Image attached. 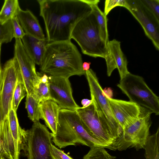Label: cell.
Here are the masks:
<instances>
[{"instance_id": "obj_34", "label": "cell", "mask_w": 159, "mask_h": 159, "mask_svg": "<svg viewBox=\"0 0 159 159\" xmlns=\"http://www.w3.org/2000/svg\"><path fill=\"white\" fill-rule=\"evenodd\" d=\"M91 64V63L90 62H84L83 63L82 67L84 70L86 71L89 70Z\"/></svg>"}, {"instance_id": "obj_21", "label": "cell", "mask_w": 159, "mask_h": 159, "mask_svg": "<svg viewBox=\"0 0 159 159\" xmlns=\"http://www.w3.org/2000/svg\"><path fill=\"white\" fill-rule=\"evenodd\" d=\"M159 128L156 133L147 137L144 149L146 159H159Z\"/></svg>"}, {"instance_id": "obj_11", "label": "cell", "mask_w": 159, "mask_h": 159, "mask_svg": "<svg viewBox=\"0 0 159 159\" xmlns=\"http://www.w3.org/2000/svg\"><path fill=\"white\" fill-rule=\"evenodd\" d=\"M14 50V57L17 61L27 94L34 95V88L39 81L41 74L36 72L35 63L26 52L21 39H15Z\"/></svg>"}, {"instance_id": "obj_22", "label": "cell", "mask_w": 159, "mask_h": 159, "mask_svg": "<svg viewBox=\"0 0 159 159\" xmlns=\"http://www.w3.org/2000/svg\"><path fill=\"white\" fill-rule=\"evenodd\" d=\"M20 8L17 0H5L0 11V22L4 23L16 16Z\"/></svg>"}, {"instance_id": "obj_30", "label": "cell", "mask_w": 159, "mask_h": 159, "mask_svg": "<svg viewBox=\"0 0 159 159\" xmlns=\"http://www.w3.org/2000/svg\"><path fill=\"white\" fill-rule=\"evenodd\" d=\"M11 21L13 30V36L15 39H22L25 33L20 24L16 16Z\"/></svg>"}, {"instance_id": "obj_26", "label": "cell", "mask_w": 159, "mask_h": 159, "mask_svg": "<svg viewBox=\"0 0 159 159\" xmlns=\"http://www.w3.org/2000/svg\"><path fill=\"white\" fill-rule=\"evenodd\" d=\"M13 38V30L11 20L4 23L0 22V44L10 42Z\"/></svg>"}, {"instance_id": "obj_31", "label": "cell", "mask_w": 159, "mask_h": 159, "mask_svg": "<svg viewBox=\"0 0 159 159\" xmlns=\"http://www.w3.org/2000/svg\"><path fill=\"white\" fill-rule=\"evenodd\" d=\"M50 149L54 159H74L52 144L50 146Z\"/></svg>"}, {"instance_id": "obj_8", "label": "cell", "mask_w": 159, "mask_h": 159, "mask_svg": "<svg viewBox=\"0 0 159 159\" xmlns=\"http://www.w3.org/2000/svg\"><path fill=\"white\" fill-rule=\"evenodd\" d=\"M152 113L148 110L125 127L120 137L109 149L122 151L131 148L136 150L144 149L152 124Z\"/></svg>"}, {"instance_id": "obj_9", "label": "cell", "mask_w": 159, "mask_h": 159, "mask_svg": "<svg viewBox=\"0 0 159 159\" xmlns=\"http://www.w3.org/2000/svg\"><path fill=\"white\" fill-rule=\"evenodd\" d=\"M20 71L16 58L7 61L2 69V81L0 95L1 125L7 117L11 108L14 92Z\"/></svg>"}, {"instance_id": "obj_4", "label": "cell", "mask_w": 159, "mask_h": 159, "mask_svg": "<svg viewBox=\"0 0 159 159\" xmlns=\"http://www.w3.org/2000/svg\"><path fill=\"white\" fill-rule=\"evenodd\" d=\"M70 39L76 42L83 54L95 58H105L107 45L100 37L98 24L92 11L76 24Z\"/></svg>"}, {"instance_id": "obj_28", "label": "cell", "mask_w": 159, "mask_h": 159, "mask_svg": "<svg viewBox=\"0 0 159 159\" xmlns=\"http://www.w3.org/2000/svg\"><path fill=\"white\" fill-rule=\"evenodd\" d=\"M140 1L159 20V0H140Z\"/></svg>"}, {"instance_id": "obj_37", "label": "cell", "mask_w": 159, "mask_h": 159, "mask_svg": "<svg viewBox=\"0 0 159 159\" xmlns=\"http://www.w3.org/2000/svg\"><path fill=\"white\" fill-rule=\"evenodd\" d=\"M1 122L0 113V143H2V141H1Z\"/></svg>"}, {"instance_id": "obj_16", "label": "cell", "mask_w": 159, "mask_h": 159, "mask_svg": "<svg viewBox=\"0 0 159 159\" xmlns=\"http://www.w3.org/2000/svg\"><path fill=\"white\" fill-rule=\"evenodd\" d=\"M16 16L26 34L41 40L46 39L38 19L30 11L20 8Z\"/></svg>"}, {"instance_id": "obj_6", "label": "cell", "mask_w": 159, "mask_h": 159, "mask_svg": "<svg viewBox=\"0 0 159 159\" xmlns=\"http://www.w3.org/2000/svg\"><path fill=\"white\" fill-rule=\"evenodd\" d=\"M21 151L27 159H54L50 146L52 133L39 121L34 122L31 128L22 129Z\"/></svg>"}, {"instance_id": "obj_1", "label": "cell", "mask_w": 159, "mask_h": 159, "mask_svg": "<svg viewBox=\"0 0 159 159\" xmlns=\"http://www.w3.org/2000/svg\"><path fill=\"white\" fill-rule=\"evenodd\" d=\"M48 43L70 40L74 26L92 11L99 0H38Z\"/></svg>"}, {"instance_id": "obj_36", "label": "cell", "mask_w": 159, "mask_h": 159, "mask_svg": "<svg viewBox=\"0 0 159 159\" xmlns=\"http://www.w3.org/2000/svg\"><path fill=\"white\" fill-rule=\"evenodd\" d=\"M2 156V144L0 143V157Z\"/></svg>"}, {"instance_id": "obj_17", "label": "cell", "mask_w": 159, "mask_h": 159, "mask_svg": "<svg viewBox=\"0 0 159 159\" xmlns=\"http://www.w3.org/2000/svg\"><path fill=\"white\" fill-rule=\"evenodd\" d=\"M60 109L58 105L52 100L42 102L39 104L41 119L44 120L53 134L56 132Z\"/></svg>"}, {"instance_id": "obj_2", "label": "cell", "mask_w": 159, "mask_h": 159, "mask_svg": "<svg viewBox=\"0 0 159 159\" xmlns=\"http://www.w3.org/2000/svg\"><path fill=\"white\" fill-rule=\"evenodd\" d=\"M82 56L71 40L48 43L40 66L43 74L67 78L85 75Z\"/></svg>"}, {"instance_id": "obj_5", "label": "cell", "mask_w": 159, "mask_h": 159, "mask_svg": "<svg viewBox=\"0 0 159 159\" xmlns=\"http://www.w3.org/2000/svg\"><path fill=\"white\" fill-rule=\"evenodd\" d=\"M85 75L89 84L91 99L98 118L114 142L121 135L122 128L112 112L96 73L90 69L85 71Z\"/></svg>"}, {"instance_id": "obj_35", "label": "cell", "mask_w": 159, "mask_h": 159, "mask_svg": "<svg viewBox=\"0 0 159 159\" xmlns=\"http://www.w3.org/2000/svg\"><path fill=\"white\" fill-rule=\"evenodd\" d=\"M1 44H0V95L1 92L2 81V69L1 68V64H0V55H1Z\"/></svg>"}, {"instance_id": "obj_3", "label": "cell", "mask_w": 159, "mask_h": 159, "mask_svg": "<svg viewBox=\"0 0 159 159\" xmlns=\"http://www.w3.org/2000/svg\"><path fill=\"white\" fill-rule=\"evenodd\" d=\"M52 135V142L60 149L77 144L108 148L89 134L75 110L60 109L56 132Z\"/></svg>"}, {"instance_id": "obj_15", "label": "cell", "mask_w": 159, "mask_h": 159, "mask_svg": "<svg viewBox=\"0 0 159 159\" xmlns=\"http://www.w3.org/2000/svg\"><path fill=\"white\" fill-rule=\"evenodd\" d=\"M107 53L105 58L107 67V75L110 76L113 71L117 68L120 80L129 72L127 68V61L122 51L120 42L116 39L109 41L107 45Z\"/></svg>"}, {"instance_id": "obj_25", "label": "cell", "mask_w": 159, "mask_h": 159, "mask_svg": "<svg viewBox=\"0 0 159 159\" xmlns=\"http://www.w3.org/2000/svg\"><path fill=\"white\" fill-rule=\"evenodd\" d=\"M83 159H116L105 149L99 147L90 148L88 153L85 155Z\"/></svg>"}, {"instance_id": "obj_29", "label": "cell", "mask_w": 159, "mask_h": 159, "mask_svg": "<svg viewBox=\"0 0 159 159\" xmlns=\"http://www.w3.org/2000/svg\"><path fill=\"white\" fill-rule=\"evenodd\" d=\"M127 0H106L105 2L104 13L107 16L110 11L117 6L125 7Z\"/></svg>"}, {"instance_id": "obj_23", "label": "cell", "mask_w": 159, "mask_h": 159, "mask_svg": "<svg viewBox=\"0 0 159 159\" xmlns=\"http://www.w3.org/2000/svg\"><path fill=\"white\" fill-rule=\"evenodd\" d=\"M40 102L34 95L26 94L25 102L28 117L34 122L41 119L39 110Z\"/></svg>"}, {"instance_id": "obj_38", "label": "cell", "mask_w": 159, "mask_h": 159, "mask_svg": "<svg viewBox=\"0 0 159 159\" xmlns=\"http://www.w3.org/2000/svg\"><path fill=\"white\" fill-rule=\"evenodd\" d=\"M0 159H7L4 157H2Z\"/></svg>"}, {"instance_id": "obj_18", "label": "cell", "mask_w": 159, "mask_h": 159, "mask_svg": "<svg viewBox=\"0 0 159 159\" xmlns=\"http://www.w3.org/2000/svg\"><path fill=\"white\" fill-rule=\"evenodd\" d=\"M27 54L35 64L40 65L47 44V39L41 40L25 34L21 39Z\"/></svg>"}, {"instance_id": "obj_13", "label": "cell", "mask_w": 159, "mask_h": 159, "mask_svg": "<svg viewBox=\"0 0 159 159\" xmlns=\"http://www.w3.org/2000/svg\"><path fill=\"white\" fill-rule=\"evenodd\" d=\"M75 111L89 134L97 140L107 146L109 149L114 142L101 124L93 103L85 108L80 107Z\"/></svg>"}, {"instance_id": "obj_7", "label": "cell", "mask_w": 159, "mask_h": 159, "mask_svg": "<svg viewBox=\"0 0 159 159\" xmlns=\"http://www.w3.org/2000/svg\"><path fill=\"white\" fill-rule=\"evenodd\" d=\"M117 86L129 101L159 115V98L148 87L142 76L129 73L120 79Z\"/></svg>"}, {"instance_id": "obj_20", "label": "cell", "mask_w": 159, "mask_h": 159, "mask_svg": "<svg viewBox=\"0 0 159 159\" xmlns=\"http://www.w3.org/2000/svg\"><path fill=\"white\" fill-rule=\"evenodd\" d=\"M92 12L95 16L99 26L100 37L107 45L109 40L107 29L108 19L98 6V4L91 5Z\"/></svg>"}, {"instance_id": "obj_10", "label": "cell", "mask_w": 159, "mask_h": 159, "mask_svg": "<svg viewBox=\"0 0 159 159\" xmlns=\"http://www.w3.org/2000/svg\"><path fill=\"white\" fill-rule=\"evenodd\" d=\"M126 8L139 22L146 36L159 50V20L140 0H127Z\"/></svg>"}, {"instance_id": "obj_32", "label": "cell", "mask_w": 159, "mask_h": 159, "mask_svg": "<svg viewBox=\"0 0 159 159\" xmlns=\"http://www.w3.org/2000/svg\"><path fill=\"white\" fill-rule=\"evenodd\" d=\"M93 103L92 100L88 99H83L81 101V103L83 106L82 108H85L89 107Z\"/></svg>"}, {"instance_id": "obj_14", "label": "cell", "mask_w": 159, "mask_h": 159, "mask_svg": "<svg viewBox=\"0 0 159 159\" xmlns=\"http://www.w3.org/2000/svg\"><path fill=\"white\" fill-rule=\"evenodd\" d=\"M103 93L108 101L114 116L122 129L148 110L129 101L109 97Z\"/></svg>"}, {"instance_id": "obj_33", "label": "cell", "mask_w": 159, "mask_h": 159, "mask_svg": "<svg viewBox=\"0 0 159 159\" xmlns=\"http://www.w3.org/2000/svg\"><path fill=\"white\" fill-rule=\"evenodd\" d=\"M40 82L43 83H46L48 82V76L45 74H41L40 79Z\"/></svg>"}, {"instance_id": "obj_27", "label": "cell", "mask_w": 159, "mask_h": 159, "mask_svg": "<svg viewBox=\"0 0 159 159\" xmlns=\"http://www.w3.org/2000/svg\"><path fill=\"white\" fill-rule=\"evenodd\" d=\"M34 96L40 102L47 100H51L48 82L43 83L39 81L34 87Z\"/></svg>"}, {"instance_id": "obj_12", "label": "cell", "mask_w": 159, "mask_h": 159, "mask_svg": "<svg viewBox=\"0 0 159 159\" xmlns=\"http://www.w3.org/2000/svg\"><path fill=\"white\" fill-rule=\"evenodd\" d=\"M48 84L51 100L61 109L75 110L80 107L73 98L68 78L49 76Z\"/></svg>"}, {"instance_id": "obj_19", "label": "cell", "mask_w": 159, "mask_h": 159, "mask_svg": "<svg viewBox=\"0 0 159 159\" xmlns=\"http://www.w3.org/2000/svg\"><path fill=\"white\" fill-rule=\"evenodd\" d=\"M7 118L10 130L14 141L16 158L20 159L22 141V129L19 125L16 112L11 108L8 112Z\"/></svg>"}, {"instance_id": "obj_24", "label": "cell", "mask_w": 159, "mask_h": 159, "mask_svg": "<svg viewBox=\"0 0 159 159\" xmlns=\"http://www.w3.org/2000/svg\"><path fill=\"white\" fill-rule=\"evenodd\" d=\"M26 94V88L20 72L14 92L11 108L16 112L20 102Z\"/></svg>"}]
</instances>
